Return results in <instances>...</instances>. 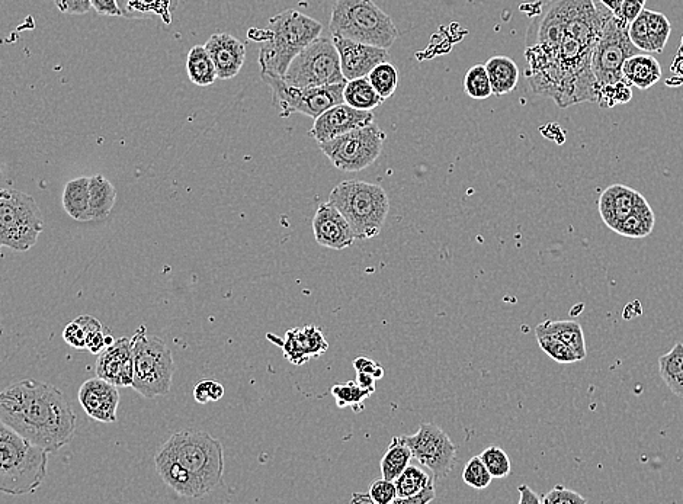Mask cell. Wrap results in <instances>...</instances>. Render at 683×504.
I'll return each mask as SVG.
<instances>
[{
	"label": "cell",
	"instance_id": "obj_49",
	"mask_svg": "<svg viewBox=\"0 0 683 504\" xmlns=\"http://www.w3.org/2000/svg\"><path fill=\"white\" fill-rule=\"evenodd\" d=\"M91 6L96 14L104 16H121L117 0H91Z\"/></svg>",
	"mask_w": 683,
	"mask_h": 504
},
{
	"label": "cell",
	"instance_id": "obj_42",
	"mask_svg": "<svg viewBox=\"0 0 683 504\" xmlns=\"http://www.w3.org/2000/svg\"><path fill=\"white\" fill-rule=\"evenodd\" d=\"M631 99V89L625 80L598 89V101L602 107L611 108L617 104H627Z\"/></svg>",
	"mask_w": 683,
	"mask_h": 504
},
{
	"label": "cell",
	"instance_id": "obj_33",
	"mask_svg": "<svg viewBox=\"0 0 683 504\" xmlns=\"http://www.w3.org/2000/svg\"><path fill=\"white\" fill-rule=\"evenodd\" d=\"M413 455L403 436H394L391 439L389 449L381 459V474L386 480L394 481L409 467Z\"/></svg>",
	"mask_w": 683,
	"mask_h": 504
},
{
	"label": "cell",
	"instance_id": "obj_46",
	"mask_svg": "<svg viewBox=\"0 0 683 504\" xmlns=\"http://www.w3.org/2000/svg\"><path fill=\"white\" fill-rule=\"evenodd\" d=\"M588 500L580 496L576 491L566 489L563 486H556L553 490L548 491L544 497H541V503L544 504H585Z\"/></svg>",
	"mask_w": 683,
	"mask_h": 504
},
{
	"label": "cell",
	"instance_id": "obj_26",
	"mask_svg": "<svg viewBox=\"0 0 683 504\" xmlns=\"http://www.w3.org/2000/svg\"><path fill=\"white\" fill-rule=\"evenodd\" d=\"M487 75L492 83V91L495 96H503L511 93L519 82V69L512 59L506 56H495L487 60Z\"/></svg>",
	"mask_w": 683,
	"mask_h": 504
},
{
	"label": "cell",
	"instance_id": "obj_13",
	"mask_svg": "<svg viewBox=\"0 0 683 504\" xmlns=\"http://www.w3.org/2000/svg\"><path fill=\"white\" fill-rule=\"evenodd\" d=\"M413 459L428 468L435 480L447 477L457 461V446L450 436L434 423H423L415 435L403 436Z\"/></svg>",
	"mask_w": 683,
	"mask_h": 504
},
{
	"label": "cell",
	"instance_id": "obj_34",
	"mask_svg": "<svg viewBox=\"0 0 683 504\" xmlns=\"http://www.w3.org/2000/svg\"><path fill=\"white\" fill-rule=\"evenodd\" d=\"M101 330H104V327L95 317L80 316L64 327L63 339L72 348L86 349V345L92 336Z\"/></svg>",
	"mask_w": 683,
	"mask_h": 504
},
{
	"label": "cell",
	"instance_id": "obj_4",
	"mask_svg": "<svg viewBox=\"0 0 683 504\" xmlns=\"http://www.w3.org/2000/svg\"><path fill=\"white\" fill-rule=\"evenodd\" d=\"M48 452L0 420V493H35L47 475Z\"/></svg>",
	"mask_w": 683,
	"mask_h": 504
},
{
	"label": "cell",
	"instance_id": "obj_36",
	"mask_svg": "<svg viewBox=\"0 0 683 504\" xmlns=\"http://www.w3.org/2000/svg\"><path fill=\"white\" fill-rule=\"evenodd\" d=\"M368 79L378 95L386 101L394 95L399 86V70L391 62L381 63L371 70Z\"/></svg>",
	"mask_w": 683,
	"mask_h": 504
},
{
	"label": "cell",
	"instance_id": "obj_56",
	"mask_svg": "<svg viewBox=\"0 0 683 504\" xmlns=\"http://www.w3.org/2000/svg\"><path fill=\"white\" fill-rule=\"evenodd\" d=\"M0 247H2V246H0Z\"/></svg>",
	"mask_w": 683,
	"mask_h": 504
},
{
	"label": "cell",
	"instance_id": "obj_31",
	"mask_svg": "<svg viewBox=\"0 0 683 504\" xmlns=\"http://www.w3.org/2000/svg\"><path fill=\"white\" fill-rule=\"evenodd\" d=\"M660 377L676 397L683 400V343L678 342L659 358Z\"/></svg>",
	"mask_w": 683,
	"mask_h": 504
},
{
	"label": "cell",
	"instance_id": "obj_40",
	"mask_svg": "<svg viewBox=\"0 0 683 504\" xmlns=\"http://www.w3.org/2000/svg\"><path fill=\"white\" fill-rule=\"evenodd\" d=\"M493 478H505L511 474L512 465L508 454L500 446L492 445L479 455Z\"/></svg>",
	"mask_w": 683,
	"mask_h": 504
},
{
	"label": "cell",
	"instance_id": "obj_2",
	"mask_svg": "<svg viewBox=\"0 0 683 504\" xmlns=\"http://www.w3.org/2000/svg\"><path fill=\"white\" fill-rule=\"evenodd\" d=\"M155 464L160 478L175 493L201 499L223 481L224 449L210 433L184 430L163 443Z\"/></svg>",
	"mask_w": 683,
	"mask_h": 504
},
{
	"label": "cell",
	"instance_id": "obj_44",
	"mask_svg": "<svg viewBox=\"0 0 683 504\" xmlns=\"http://www.w3.org/2000/svg\"><path fill=\"white\" fill-rule=\"evenodd\" d=\"M370 497L373 503L377 504H391L396 502L397 490L394 481L386 480V478H381V480H375L371 484Z\"/></svg>",
	"mask_w": 683,
	"mask_h": 504
},
{
	"label": "cell",
	"instance_id": "obj_29",
	"mask_svg": "<svg viewBox=\"0 0 683 504\" xmlns=\"http://www.w3.org/2000/svg\"><path fill=\"white\" fill-rule=\"evenodd\" d=\"M187 73L194 85L207 88L218 79L217 69L205 46H195L189 50L187 57Z\"/></svg>",
	"mask_w": 683,
	"mask_h": 504
},
{
	"label": "cell",
	"instance_id": "obj_47",
	"mask_svg": "<svg viewBox=\"0 0 683 504\" xmlns=\"http://www.w3.org/2000/svg\"><path fill=\"white\" fill-rule=\"evenodd\" d=\"M57 8L66 15H85L91 11V0H54Z\"/></svg>",
	"mask_w": 683,
	"mask_h": 504
},
{
	"label": "cell",
	"instance_id": "obj_23",
	"mask_svg": "<svg viewBox=\"0 0 683 504\" xmlns=\"http://www.w3.org/2000/svg\"><path fill=\"white\" fill-rule=\"evenodd\" d=\"M117 3L124 18H160L166 25H171L179 0H117Z\"/></svg>",
	"mask_w": 683,
	"mask_h": 504
},
{
	"label": "cell",
	"instance_id": "obj_18",
	"mask_svg": "<svg viewBox=\"0 0 683 504\" xmlns=\"http://www.w3.org/2000/svg\"><path fill=\"white\" fill-rule=\"evenodd\" d=\"M78 397L80 406L91 419L101 423L117 422V410L120 406L117 385L99 377L91 378L83 382Z\"/></svg>",
	"mask_w": 683,
	"mask_h": 504
},
{
	"label": "cell",
	"instance_id": "obj_27",
	"mask_svg": "<svg viewBox=\"0 0 683 504\" xmlns=\"http://www.w3.org/2000/svg\"><path fill=\"white\" fill-rule=\"evenodd\" d=\"M115 201H117V189L105 176L95 175L89 178V202H91L94 221L108 218Z\"/></svg>",
	"mask_w": 683,
	"mask_h": 504
},
{
	"label": "cell",
	"instance_id": "obj_21",
	"mask_svg": "<svg viewBox=\"0 0 683 504\" xmlns=\"http://www.w3.org/2000/svg\"><path fill=\"white\" fill-rule=\"evenodd\" d=\"M643 195L625 185H612L599 198V213L606 226L617 230L618 226L636 210Z\"/></svg>",
	"mask_w": 683,
	"mask_h": 504
},
{
	"label": "cell",
	"instance_id": "obj_43",
	"mask_svg": "<svg viewBox=\"0 0 683 504\" xmlns=\"http://www.w3.org/2000/svg\"><path fill=\"white\" fill-rule=\"evenodd\" d=\"M628 37H630L631 43H633L638 50L653 53L652 43H650L649 37V28H647L646 16H644L643 11H641V14L628 25Z\"/></svg>",
	"mask_w": 683,
	"mask_h": 504
},
{
	"label": "cell",
	"instance_id": "obj_1",
	"mask_svg": "<svg viewBox=\"0 0 683 504\" xmlns=\"http://www.w3.org/2000/svg\"><path fill=\"white\" fill-rule=\"evenodd\" d=\"M0 420L48 454L73 441L78 417L54 385L22 380L0 391Z\"/></svg>",
	"mask_w": 683,
	"mask_h": 504
},
{
	"label": "cell",
	"instance_id": "obj_5",
	"mask_svg": "<svg viewBox=\"0 0 683 504\" xmlns=\"http://www.w3.org/2000/svg\"><path fill=\"white\" fill-rule=\"evenodd\" d=\"M329 202L346 218L359 240L377 237L389 217V195L370 182H341L330 192Z\"/></svg>",
	"mask_w": 683,
	"mask_h": 504
},
{
	"label": "cell",
	"instance_id": "obj_10",
	"mask_svg": "<svg viewBox=\"0 0 683 504\" xmlns=\"http://www.w3.org/2000/svg\"><path fill=\"white\" fill-rule=\"evenodd\" d=\"M602 16H604V24H602L601 35L593 46L592 59H590V67H592L598 88L622 82L624 80L622 66L625 60L634 56L638 50L628 37L627 22L617 18L605 6L602 8Z\"/></svg>",
	"mask_w": 683,
	"mask_h": 504
},
{
	"label": "cell",
	"instance_id": "obj_37",
	"mask_svg": "<svg viewBox=\"0 0 683 504\" xmlns=\"http://www.w3.org/2000/svg\"><path fill=\"white\" fill-rule=\"evenodd\" d=\"M643 14L646 16L653 53H662L668 44L670 31H672L669 19L660 12L650 11L646 8L643 9Z\"/></svg>",
	"mask_w": 683,
	"mask_h": 504
},
{
	"label": "cell",
	"instance_id": "obj_41",
	"mask_svg": "<svg viewBox=\"0 0 683 504\" xmlns=\"http://www.w3.org/2000/svg\"><path fill=\"white\" fill-rule=\"evenodd\" d=\"M463 480L471 489L484 490L492 484V474L480 457H473L467 462L463 471Z\"/></svg>",
	"mask_w": 683,
	"mask_h": 504
},
{
	"label": "cell",
	"instance_id": "obj_52",
	"mask_svg": "<svg viewBox=\"0 0 683 504\" xmlns=\"http://www.w3.org/2000/svg\"><path fill=\"white\" fill-rule=\"evenodd\" d=\"M519 494H521V497H519V503L521 504H540L541 503V497L537 496V494L534 493L531 489H529L528 486H525V484H522V486H519Z\"/></svg>",
	"mask_w": 683,
	"mask_h": 504
},
{
	"label": "cell",
	"instance_id": "obj_50",
	"mask_svg": "<svg viewBox=\"0 0 683 504\" xmlns=\"http://www.w3.org/2000/svg\"><path fill=\"white\" fill-rule=\"evenodd\" d=\"M643 9L644 5H641L637 0H624V3H622L620 19L630 25L631 22L641 14Z\"/></svg>",
	"mask_w": 683,
	"mask_h": 504
},
{
	"label": "cell",
	"instance_id": "obj_16",
	"mask_svg": "<svg viewBox=\"0 0 683 504\" xmlns=\"http://www.w3.org/2000/svg\"><path fill=\"white\" fill-rule=\"evenodd\" d=\"M374 121L373 111H361V109L352 108L351 105L342 102V104L327 109L314 120L310 136L319 144L349 133V131L357 130V128L365 127V125H370Z\"/></svg>",
	"mask_w": 683,
	"mask_h": 504
},
{
	"label": "cell",
	"instance_id": "obj_48",
	"mask_svg": "<svg viewBox=\"0 0 683 504\" xmlns=\"http://www.w3.org/2000/svg\"><path fill=\"white\" fill-rule=\"evenodd\" d=\"M354 368L357 372L373 375L375 380H381L384 377V368L378 362L365 358V356H359V358L355 359Z\"/></svg>",
	"mask_w": 683,
	"mask_h": 504
},
{
	"label": "cell",
	"instance_id": "obj_54",
	"mask_svg": "<svg viewBox=\"0 0 683 504\" xmlns=\"http://www.w3.org/2000/svg\"><path fill=\"white\" fill-rule=\"evenodd\" d=\"M622 3H624V0H601V5H604L617 18H620L621 15Z\"/></svg>",
	"mask_w": 683,
	"mask_h": 504
},
{
	"label": "cell",
	"instance_id": "obj_38",
	"mask_svg": "<svg viewBox=\"0 0 683 504\" xmlns=\"http://www.w3.org/2000/svg\"><path fill=\"white\" fill-rule=\"evenodd\" d=\"M464 91L477 101H483L493 95L492 83L484 64H476L468 70L464 77Z\"/></svg>",
	"mask_w": 683,
	"mask_h": 504
},
{
	"label": "cell",
	"instance_id": "obj_17",
	"mask_svg": "<svg viewBox=\"0 0 683 504\" xmlns=\"http://www.w3.org/2000/svg\"><path fill=\"white\" fill-rule=\"evenodd\" d=\"M96 375L117 387L133 385V337H121L99 353Z\"/></svg>",
	"mask_w": 683,
	"mask_h": 504
},
{
	"label": "cell",
	"instance_id": "obj_20",
	"mask_svg": "<svg viewBox=\"0 0 683 504\" xmlns=\"http://www.w3.org/2000/svg\"><path fill=\"white\" fill-rule=\"evenodd\" d=\"M217 69L218 79L229 80L239 75L246 60V46L233 35L214 34L205 44Z\"/></svg>",
	"mask_w": 683,
	"mask_h": 504
},
{
	"label": "cell",
	"instance_id": "obj_15",
	"mask_svg": "<svg viewBox=\"0 0 683 504\" xmlns=\"http://www.w3.org/2000/svg\"><path fill=\"white\" fill-rule=\"evenodd\" d=\"M274 345L280 346L288 362L301 367L310 359L319 358L329 349L322 329L316 326L295 327L285 333L284 339L275 335H268Z\"/></svg>",
	"mask_w": 683,
	"mask_h": 504
},
{
	"label": "cell",
	"instance_id": "obj_9",
	"mask_svg": "<svg viewBox=\"0 0 683 504\" xmlns=\"http://www.w3.org/2000/svg\"><path fill=\"white\" fill-rule=\"evenodd\" d=\"M282 80L287 85L301 89L346 83L342 75L341 57L333 38L320 35L311 41L294 57Z\"/></svg>",
	"mask_w": 683,
	"mask_h": 504
},
{
	"label": "cell",
	"instance_id": "obj_53",
	"mask_svg": "<svg viewBox=\"0 0 683 504\" xmlns=\"http://www.w3.org/2000/svg\"><path fill=\"white\" fill-rule=\"evenodd\" d=\"M359 385H361L362 388H365V390L371 391V393H375V378L373 375L370 374H364V372H357V380Z\"/></svg>",
	"mask_w": 683,
	"mask_h": 504
},
{
	"label": "cell",
	"instance_id": "obj_35",
	"mask_svg": "<svg viewBox=\"0 0 683 504\" xmlns=\"http://www.w3.org/2000/svg\"><path fill=\"white\" fill-rule=\"evenodd\" d=\"M330 394L336 400V404L341 409L345 407H352L355 412L359 413L362 410V403H364L367 398L373 396L371 391L365 390L357 381H348L345 384H336L330 388Z\"/></svg>",
	"mask_w": 683,
	"mask_h": 504
},
{
	"label": "cell",
	"instance_id": "obj_25",
	"mask_svg": "<svg viewBox=\"0 0 683 504\" xmlns=\"http://www.w3.org/2000/svg\"><path fill=\"white\" fill-rule=\"evenodd\" d=\"M535 332L550 333L559 337L561 342L566 343L579 361H583L586 358V342L585 335H583L582 326H580L577 321L573 320H547L541 323L540 326L535 329Z\"/></svg>",
	"mask_w": 683,
	"mask_h": 504
},
{
	"label": "cell",
	"instance_id": "obj_7",
	"mask_svg": "<svg viewBox=\"0 0 683 504\" xmlns=\"http://www.w3.org/2000/svg\"><path fill=\"white\" fill-rule=\"evenodd\" d=\"M134 381L131 388L141 396L155 398L171 391L175 362L160 337L147 335L141 326L133 336Z\"/></svg>",
	"mask_w": 683,
	"mask_h": 504
},
{
	"label": "cell",
	"instance_id": "obj_6",
	"mask_svg": "<svg viewBox=\"0 0 683 504\" xmlns=\"http://www.w3.org/2000/svg\"><path fill=\"white\" fill-rule=\"evenodd\" d=\"M329 31L338 37L387 50L399 38V30L391 16L373 0H336L330 14Z\"/></svg>",
	"mask_w": 683,
	"mask_h": 504
},
{
	"label": "cell",
	"instance_id": "obj_32",
	"mask_svg": "<svg viewBox=\"0 0 683 504\" xmlns=\"http://www.w3.org/2000/svg\"><path fill=\"white\" fill-rule=\"evenodd\" d=\"M653 227L654 213L649 202L643 197L638 202L636 210L628 215L615 231L621 236L630 237V239H643L652 233Z\"/></svg>",
	"mask_w": 683,
	"mask_h": 504
},
{
	"label": "cell",
	"instance_id": "obj_51",
	"mask_svg": "<svg viewBox=\"0 0 683 504\" xmlns=\"http://www.w3.org/2000/svg\"><path fill=\"white\" fill-rule=\"evenodd\" d=\"M105 348H107V333H105L104 330H101V332L92 336V339L89 340L88 345H86V349H88L89 352L94 353V355H98V353L104 351Z\"/></svg>",
	"mask_w": 683,
	"mask_h": 504
},
{
	"label": "cell",
	"instance_id": "obj_12",
	"mask_svg": "<svg viewBox=\"0 0 683 504\" xmlns=\"http://www.w3.org/2000/svg\"><path fill=\"white\" fill-rule=\"evenodd\" d=\"M262 80L272 91V104L280 111L282 118L293 114H303L316 120L327 109L343 102L345 83L320 86V88H294L287 85L282 77L262 75Z\"/></svg>",
	"mask_w": 683,
	"mask_h": 504
},
{
	"label": "cell",
	"instance_id": "obj_57",
	"mask_svg": "<svg viewBox=\"0 0 683 504\" xmlns=\"http://www.w3.org/2000/svg\"><path fill=\"white\" fill-rule=\"evenodd\" d=\"M683 343V342H682Z\"/></svg>",
	"mask_w": 683,
	"mask_h": 504
},
{
	"label": "cell",
	"instance_id": "obj_39",
	"mask_svg": "<svg viewBox=\"0 0 683 504\" xmlns=\"http://www.w3.org/2000/svg\"><path fill=\"white\" fill-rule=\"evenodd\" d=\"M535 336H537L540 348L543 349L551 359L559 362V364L566 365L580 362L579 358L575 355V352H573L566 343L561 342L559 337L543 332H535Z\"/></svg>",
	"mask_w": 683,
	"mask_h": 504
},
{
	"label": "cell",
	"instance_id": "obj_28",
	"mask_svg": "<svg viewBox=\"0 0 683 504\" xmlns=\"http://www.w3.org/2000/svg\"><path fill=\"white\" fill-rule=\"evenodd\" d=\"M343 102L351 105L352 108L361 109V111H373V109L383 104L384 99L375 91L367 76L348 80L345 83Z\"/></svg>",
	"mask_w": 683,
	"mask_h": 504
},
{
	"label": "cell",
	"instance_id": "obj_11",
	"mask_svg": "<svg viewBox=\"0 0 683 504\" xmlns=\"http://www.w3.org/2000/svg\"><path fill=\"white\" fill-rule=\"evenodd\" d=\"M386 133L371 123L332 140L319 143V149L342 172H361L377 162L383 153Z\"/></svg>",
	"mask_w": 683,
	"mask_h": 504
},
{
	"label": "cell",
	"instance_id": "obj_19",
	"mask_svg": "<svg viewBox=\"0 0 683 504\" xmlns=\"http://www.w3.org/2000/svg\"><path fill=\"white\" fill-rule=\"evenodd\" d=\"M314 239L327 249L343 250L354 245V230L335 205L326 202L317 208L313 218Z\"/></svg>",
	"mask_w": 683,
	"mask_h": 504
},
{
	"label": "cell",
	"instance_id": "obj_45",
	"mask_svg": "<svg viewBox=\"0 0 683 504\" xmlns=\"http://www.w3.org/2000/svg\"><path fill=\"white\" fill-rule=\"evenodd\" d=\"M224 394H226V390H224L223 384L217 381H202L194 388L195 401L200 404L220 401Z\"/></svg>",
	"mask_w": 683,
	"mask_h": 504
},
{
	"label": "cell",
	"instance_id": "obj_8",
	"mask_svg": "<svg viewBox=\"0 0 683 504\" xmlns=\"http://www.w3.org/2000/svg\"><path fill=\"white\" fill-rule=\"evenodd\" d=\"M43 230V213L31 195L0 189V246L28 252L37 245Z\"/></svg>",
	"mask_w": 683,
	"mask_h": 504
},
{
	"label": "cell",
	"instance_id": "obj_55",
	"mask_svg": "<svg viewBox=\"0 0 683 504\" xmlns=\"http://www.w3.org/2000/svg\"><path fill=\"white\" fill-rule=\"evenodd\" d=\"M352 502H354V503H358V502L373 503V500H371L370 494H367V496H365V494L357 493V494H354V497H352Z\"/></svg>",
	"mask_w": 683,
	"mask_h": 504
},
{
	"label": "cell",
	"instance_id": "obj_22",
	"mask_svg": "<svg viewBox=\"0 0 683 504\" xmlns=\"http://www.w3.org/2000/svg\"><path fill=\"white\" fill-rule=\"evenodd\" d=\"M622 77L630 86H636L640 91H647L659 82L662 77V67L649 54H634L625 60L622 66Z\"/></svg>",
	"mask_w": 683,
	"mask_h": 504
},
{
	"label": "cell",
	"instance_id": "obj_24",
	"mask_svg": "<svg viewBox=\"0 0 683 504\" xmlns=\"http://www.w3.org/2000/svg\"><path fill=\"white\" fill-rule=\"evenodd\" d=\"M63 208L73 220L88 223L94 221L89 202V178H76L67 182L63 191Z\"/></svg>",
	"mask_w": 683,
	"mask_h": 504
},
{
	"label": "cell",
	"instance_id": "obj_14",
	"mask_svg": "<svg viewBox=\"0 0 683 504\" xmlns=\"http://www.w3.org/2000/svg\"><path fill=\"white\" fill-rule=\"evenodd\" d=\"M332 38L341 57L342 75L346 82L367 77L378 64L391 62L387 48L368 46L338 35H332Z\"/></svg>",
	"mask_w": 683,
	"mask_h": 504
},
{
	"label": "cell",
	"instance_id": "obj_30",
	"mask_svg": "<svg viewBox=\"0 0 683 504\" xmlns=\"http://www.w3.org/2000/svg\"><path fill=\"white\" fill-rule=\"evenodd\" d=\"M434 475L426 473V471L420 470L418 467H413L409 465L406 470L403 471L399 477L394 480L397 490L396 504H407L409 500L413 497L418 496L422 493L426 487L431 486L434 483Z\"/></svg>",
	"mask_w": 683,
	"mask_h": 504
},
{
	"label": "cell",
	"instance_id": "obj_3",
	"mask_svg": "<svg viewBox=\"0 0 683 504\" xmlns=\"http://www.w3.org/2000/svg\"><path fill=\"white\" fill-rule=\"evenodd\" d=\"M319 21L297 11L287 9L271 18L259 50V67L262 75L282 77L311 41L322 35Z\"/></svg>",
	"mask_w": 683,
	"mask_h": 504
}]
</instances>
